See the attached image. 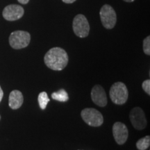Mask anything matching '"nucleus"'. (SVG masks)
<instances>
[{"label": "nucleus", "mask_w": 150, "mask_h": 150, "mask_svg": "<svg viewBox=\"0 0 150 150\" xmlns=\"http://www.w3.org/2000/svg\"><path fill=\"white\" fill-rule=\"evenodd\" d=\"M99 16L104 28L107 29H112L114 28L117 22V16L111 6L108 4L103 6L99 11Z\"/></svg>", "instance_id": "5"}, {"label": "nucleus", "mask_w": 150, "mask_h": 150, "mask_svg": "<svg viewBox=\"0 0 150 150\" xmlns=\"http://www.w3.org/2000/svg\"><path fill=\"white\" fill-rule=\"evenodd\" d=\"M62 1L65 4H72L74 3V1H76V0H62Z\"/></svg>", "instance_id": "18"}, {"label": "nucleus", "mask_w": 150, "mask_h": 150, "mask_svg": "<svg viewBox=\"0 0 150 150\" xmlns=\"http://www.w3.org/2000/svg\"><path fill=\"white\" fill-rule=\"evenodd\" d=\"M123 1H126V2H133V1H134L135 0H123Z\"/></svg>", "instance_id": "20"}, {"label": "nucleus", "mask_w": 150, "mask_h": 150, "mask_svg": "<svg viewBox=\"0 0 150 150\" xmlns=\"http://www.w3.org/2000/svg\"><path fill=\"white\" fill-rule=\"evenodd\" d=\"M3 96H4V92L2 91V89H1V86H0V102H1V100H2Z\"/></svg>", "instance_id": "19"}, {"label": "nucleus", "mask_w": 150, "mask_h": 150, "mask_svg": "<svg viewBox=\"0 0 150 150\" xmlns=\"http://www.w3.org/2000/svg\"><path fill=\"white\" fill-rule=\"evenodd\" d=\"M91 99L93 103L99 107H104L107 105L108 99L106 93L102 86L95 85L91 91Z\"/></svg>", "instance_id": "10"}, {"label": "nucleus", "mask_w": 150, "mask_h": 150, "mask_svg": "<svg viewBox=\"0 0 150 150\" xmlns=\"http://www.w3.org/2000/svg\"><path fill=\"white\" fill-rule=\"evenodd\" d=\"M72 29L76 36L83 38L88 35L90 24L85 16L79 14L74 17L73 20Z\"/></svg>", "instance_id": "6"}, {"label": "nucleus", "mask_w": 150, "mask_h": 150, "mask_svg": "<svg viewBox=\"0 0 150 150\" xmlns=\"http://www.w3.org/2000/svg\"><path fill=\"white\" fill-rule=\"evenodd\" d=\"M142 87L145 93L148 95H150V80L147 79L144 81L142 83Z\"/></svg>", "instance_id": "16"}, {"label": "nucleus", "mask_w": 150, "mask_h": 150, "mask_svg": "<svg viewBox=\"0 0 150 150\" xmlns=\"http://www.w3.org/2000/svg\"><path fill=\"white\" fill-rule=\"evenodd\" d=\"M38 101L39 106H40L41 109L45 110L50 100L46 92H41L39 94L38 97Z\"/></svg>", "instance_id": "13"}, {"label": "nucleus", "mask_w": 150, "mask_h": 150, "mask_svg": "<svg viewBox=\"0 0 150 150\" xmlns=\"http://www.w3.org/2000/svg\"><path fill=\"white\" fill-rule=\"evenodd\" d=\"M0 120H1V115H0Z\"/></svg>", "instance_id": "21"}, {"label": "nucleus", "mask_w": 150, "mask_h": 150, "mask_svg": "<svg viewBox=\"0 0 150 150\" xmlns=\"http://www.w3.org/2000/svg\"><path fill=\"white\" fill-rule=\"evenodd\" d=\"M24 102V97L22 93L18 90H14L9 95L8 105L11 108L16 110L22 106Z\"/></svg>", "instance_id": "11"}, {"label": "nucleus", "mask_w": 150, "mask_h": 150, "mask_svg": "<svg viewBox=\"0 0 150 150\" xmlns=\"http://www.w3.org/2000/svg\"><path fill=\"white\" fill-rule=\"evenodd\" d=\"M83 120L91 127H97L104 122V117L99 110L93 108H86L81 112Z\"/></svg>", "instance_id": "4"}, {"label": "nucleus", "mask_w": 150, "mask_h": 150, "mask_svg": "<svg viewBox=\"0 0 150 150\" xmlns=\"http://www.w3.org/2000/svg\"><path fill=\"white\" fill-rule=\"evenodd\" d=\"M150 136H147L144 138H140L136 142V147L138 150H146L149 147Z\"/></svg>", "instance_id": "14"}, {"label": "nucleus", "mask_w": 150, "mask_h": 150, "mask_svg": "<svg viewBox=\"0 0 150 150\" xmlns=\"http://www.w3.org/2000/svg\"><path fill=\"white\" fill-rule=\"evenodd\" d=\"M112 135L118 145H124L128 139V129L125 124L117 122L112 126Z\"/></svg>", "instance_id": "9"}, {"label": "nucleus", "mask_w": 150, "mask_h": 150, "mask_svg": "<svg viewBox=\"0 0 150 150\" xmlns=\"http://www.w3.org/2000/svg\"><path fill=\"white\" fill-rule=\"evenodd\" d=\"M69 61L68 54L65 50L59 47L50 49L44 57L46 66L55 71L63 70Z\"/></svg>", "instance_id": "1"}, {"label": "nucleus", "mask_w": 150, "mask_h": 150, "mask_svg": "<svg viewBox=\"0 0 150 150\" xmlns=\"http://www.w3.org/2000/svg\"><path fill=\"white\" fill-rule=\"evenodd\" d=\"M143 51L146 55H150V36L148 35L143 40Z\"/></svg>", "instance_id": "15"}, {"label": "nucleus", "mask_w": 150, "mask_h": 150, "mask_svg": "<svg viewBox=\"0 0 150 150\" xmlns=\"http://www.w3.org/2000/svg\"><path fill=\"white\" fill-rule=\"evenodd\" d=\"M23 7L18 4H10L6 6L2 11V16L6 20L16 21L22 18L24 16Z\"/></svg>", "instance_id": "8"}, {"label": "nucleus", "mask_w": 150, "mask_h": 150, "mask_svg": "<svg viewBox=\"0 0 150 150\" xmlns=\"http://www.w3.org/2000/svg\"><path fill=\"white\" fill-rule=\"evenodd\" d=\"M109 95L114 104L122 105L125 104L128 99L129 92L125 83L122 82H116L110 87Z\"/></svg>", "instance_id": "2"}, {"label": "nucleus", "mask_w": 150, "mask_h": 150, "mask_svg": "<svg viewBox=\"0 0 150 150\" xmlns=\"http://www.w3.org/2000/svg\"><path fill=\"white\" fill-rule=\"evenodd\" d=\"M130 121L133 127L138 130H142L147 127V119L143 110L140 107H135L129 114Z\"/></svg>", "instance_id": "7"}, {"label": "nucleus", "mask_w": 150, "mask_h": 150, "mask_svg": "<svg viewBox=\"0 0 150 150\" xmlns=\"http://www.w3.org/2000/svg\"><path fill=\"white\" fill-rule=\"evenodd\" d=\"M18 2L22 4H27L29 3V0H18Z\"/></svg>", "instance_id": "17"}, {"label": "nucleus", "mask_w": 150, "mask_h": 150, "mask_svg": "<svg viewBox=\"0 0 150 150\" xmlns=\"http://www.w3.org/2000/svg\"><path fill=\"white\" fill-rule=\"evenodd\" d=\"M31 41V35L24 31H16L9 36V44L15 50H20L27 47Z\"/></svg>", "instance_id": "3"}, {"label": "nucleus", "mask_w": 150, "mask_h": 150, "mask_svg": "<svg viewBox=\"0 0 150 150\" xmlns=\"http://www.w3.org/2000/svg\"><path fill=\"white\" fill-rule=\"evenodd\" d=\"M52 99L61 102H65L69 100L68 94L64 89H61L59 91L54 92L52 94Z\"/></svg>", "instance_id": "12"}]
</instances>
